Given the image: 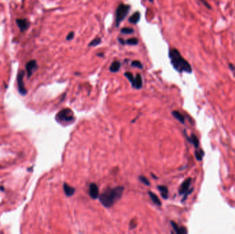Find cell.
<instances>
[{"label":"cell","mask_w":235,"mask_h":234,"mask_svg":"<svg viewBox=\"0 0 235 234\" xmlns=\"http://www.w3.org/2000/svg\"><path fill=\"white\" fill-rule=\"evenodd\" d=\"M103 54H101V53H99V54H97V56H103Z\"/></svg>","instance_id":"obj_29"},{"label":"cell","mask_w":235,"mask_h":234,"mask_svg":"<svg viewBox=\"0 0 235 234\" xmlns=\"http://www.w3.org/2000/svg\"><path fill=\"white\" fill-rule=\"evenodd\" d=\"M149 194L150 198H151L152 201H153V203H155L156 205H158V206H161L162 203L159 198L157 197V196H156L155 194L152 192H149Z\"/></svg>","instance_id":"obj_18"},{"label":"cell","mask_w":235,"mask_h":234,"mask_svg":"<svg viewBox=\"0 0 235 234\" xmlns=\"http://www.w3.org/2000/svg\"><path fill=\"white\" fill-rule=\"evenodd\" d=\"M169 56L173 68L179 73L186 72L191 74L192 68L191 65L181 54L176 48H171L169 52Z\"/></svg>","instance_id":"obj_1"},{"label":"cell","mask_w":235,"mask_h":234,"mask_svg":"<svg viewBox=\"0 0 235 234\" xmlns=\"http://www.w3.org/2000/svg\"><path fill=\"white\" fill-rule=\"evenodd\" d=\"M186 138H187L188 141H189L190 143H192V144L194 146V148H195L196 149L199 148V139H198L197 136L194 135V134L192 133L190 137H188L187 135L186 134Z\"/></svg>","instance_id":"obj_11"},{"label":"cell","mask_w":235,"mask_h":234,"mask_svg":"<svg viewBox=\"0 0 235 234\" xmlns=\"http://www.w3.org/2000/svg\"><path fill=\"white\" fill-rule=\"evenodd\" d=\"M131 66L134 67V68L140 69V70L143 69V65H142V63L139 61H132L131 64Z\"/></svg>","instance_id":"obj_23"},{"label":"cell","mask_w":235,"mask_h":234,"mask_svg":"<svg viewBox=\"0 0 235 234\" xmlns=\"http://www.w3.org/2000/svg\"><path fill=\"white\" fill-rule=\"evenodd\" d=\"M124 189V187L122 186L107 189L99 196V200L104 207L107 208H111L121 198Z\"/></svg>","instance_id":"obj_2"},{"label":"cell","mask_w":235,"mask_h":234,"mask_svg":"<svg viewBox=\"0 0 235 234\" xmlns=\"http://www.w3.org/2000/svg\"><path fill=\"white\" fill-rule=\"evenodd\" d=\"M16 23L21 32H22L26 31L30 27V22L26 19H17L16 20Z\"/></svg>","instance_id":"obj_8"},{"label":"cell","mask_w":235,"mask_h":234,"mask_svg":"<svg viewBox=\"0 0 235 234\" xmlns=\"http://www.w3.org/2000/svg\"><path fill=\"white\" fill-rule=\"evenodd\" d=\"M89 194L92 198L96 199L99 197V189L96 183H91L89 187Z\"/></svg>","instance_id":"obj_9"},{"label":"cell","mask_w":235,"mask_h":234,"mask_svg":"<svg viewBox=\"0 0 235 234\" xmlns=\"http://www.w3.org/2000/svg\"><path fill=\"white\" fill-rule=\"evenodd\" d=\"M101 43V39L99 37H96L95 39H94L92 41L89 43L90 47H95V46L99 45L100 43Z\"/></svg>","instance_id":"obj_22"},{"label":"cell","mask_w":235,"mask_h":234,"mask_svg":"<svg viewBox=\"0 0 235 234\" xmlns=\"http://www.w3.org/2000/svg\"><path fill=\"white\" fill-rule=\"evenodd\" d=\"M142 87V78L141 75L140 74H137V75L135 77V82L134 85L133 87L136 88L137 89H141Z\"/></svg>","instance_id":"obj_13"},{"label":"cell","mask_w":235,"mask_h":234,"mask_svg":"<svg viewBox=\"0 0 235 234\" xmlns=\"http://www.w3.org/2000/svg\"><path fill=\"white\" fill-rule=\"evenodd\" d=\"M140 20V13L138 12V11H137V12L134 13V14L129 17V23H131V24L136 25L138 24Z\"/></svg>","instance_id":"obj_14"},{"label":"cell","mask_w":235,"mask_h":234,"mask_svg":"<svg viewBox=\"0 0 235 234\" xmlns=\"http://www.w3.org/2000/svg\"><path fill=\"white\" fill-rule=\"evenodd\" d=\"M0 189H1V191H3V190H4V189H3V187H0Z\"/></svg>","instance_id":"obj_30"},{"label":"cell","mask_w":235,"mask_h":234,"mask_svg":"<svg viewBox=\"0 0 235 234\" xmlns=\"http://www.w3.org/2000/svg\"><path fill=\"white\" fill-rule=\"evenodd\" d=\"M172 114L173 116L175 117V118L178 120L179 122H180L182 124H184L185 123V118L184 116H183L182 114H180V112L178 111H173L172 112Z\"/></svg>","instance_id":"obj_17"},{"label":"cell","mask_w":235,"mask_h":234,"mask_svg":"<svg viewBox=\"0 0 235 234\" xmlns=\"http://www.w3.org/2000/svg\"><path fill=\"white\" fill-rule=\"evenodd\" d=\"M138 43H139V41L137 38H130V39H128L127 41H125V44L129 45H138Z\"/></svg>","instance_id":"obj_20"},{"label":"cell","mask_w":235,"mask_h":234,"mask_svg":"<svg viewBox=\"0 0 235 234\" xmlns=\"http://www.w3.org/2000/svg\"><path fill=\"white\" fill-rule=\"evenodd\" d=\"M139 180H140V181L142 182V183L144 184V185H148V186H149V185H150V182H149V181L147 179V178L145 177V176H139Z\"/></svg>","instance_id":"obj_25"},{"label":"cell","mask_w":235,"mask_h":234,"mask_svg":"<svg viewBox=\"0 0 235 234\" xmlns=\"http://www.w3.org/2000/svg\"><path fill=\"white\" fill-rule=\"evenodd\" d=\"M120 67H121V63L120 61H115L114 62L111 63L110 67H109V70H110L111 72L116 73L120 70Z\"/></svg>","instance_id":"obj_15"},{"label":"cell","mask_w":235,"mask_h":234,"mask_svg":"<svg viewBox=\"0 0 235 234\" xmlns=\"http://www.w3.org/2000/svg\"><path fill=\"white\" fill-rule=\"evenodd\" d=\"M74 37V32H70V33L67 34V36H66V39L67 40V41H70V40H72Z\"/></svg>","instance_id":"obj_28"},{"label":"cell","mask_w":235,"mask_h":234,"mask_svg":"<svg viewBox=\"0 0 235 234\" xmlns=\"http://www.w3.org/2000/svg\"><path fill=\"white\" fill-rule=\"evenodd\" d=\"M197 1H199L200 2H201L202 4H203L206 8H207L208 9H211L212 8L211 6L210 5L209 3L207 2V1H206V0H197Z\"/></svg>","instance_id":"obj_26"},{"label":"cell","mask_w":235,"mask_h":234,"mask_svg":"<svg viewBox=\"0 0 235 234\" xmlns=\"http://www.w3.org/2000/svg\"><path fill=\"white\" fill-rule=\"evenodd\" d=\"M120 32L122 34H131L134 33V30L133 29V28H127L126 27V28H123L122 29H121Z\"/></svg>","instance_id":"obj_24"},{"label":"cell","mask_w":235,"mask_h":234,"mask_svg":"<svg viewBox=\"0 0 235 234\" xmlns=\"http://www.w3.org/2000/svg\"><path fill=\"white\" fill-rule=\"evenodd\" d=\"M194 155H195L197 160L199 161V162H201L203 159V157L204 156V150L202 149H196L195 152H194Z\"/></svg>","instance_id":"obj_19"},{"label":"cell","mask_w":235,"mask_h":234,"mask_svg":"<svg viewBox=\"0 0 235 234\" xmlns=\"http://www.w3.org/2000/svg\"><path fill=\"white\" fill-rule=\"evenodd\" d=\"M130 6L128 4L121 3L118 6L115 13V26L118 27L122 21L125 19L128 15L129 11L130 10Z\"/></svg>","instance_id":"obj_4"},{"label":"cell","mask_w":235,"mask_h":234,"mask_svg":"<svg viewBox=\"0 0 235 234\" xmlns=\"http://www.w3.org/2000/svg\"><path fill=\"white\" fill-rule=\"evenodd\" d=\"M37 68H38V65L35 60H31L27 63L26 65V70L28 78H30L32 75V74H33L34 71L37 70Z\"/></svg>","instance_id":"obj_7"},{"label":"cell","mask_w":235,"mask_h":234,"mask_svg":"<svg viewBox=\"0 0 235 234\" xmlns=\"http://www.w3.org/2000/svg\"><path fill=\"white\" fill-rule=\"evenodd\" d=\"M63 190L67 196H72L75 193V188L65 183L63 184Z\"/></svg>","instance_id":"obj_12"},{"label":"cell","mask_w":235,"mask_h":234,"mask_svg":"<svg viewBox=\"0 0 235 234\" xmlns=\"http://www.w3.org/2000/svg\"><path fill=\"white\" fill-rule=\"evenodd\" d=\"M24 75H25L24 71L22 70L18 73L17 77V87H18L19 92V93L22 95H26L27 94V92H28L24 85Z\"/></svg>","instance_id":"obj_6"},{"label":"cell","mask_w":235,"mask_h":234,"mask_svg":"<svg viewBox=\"0 0 235 234\" xmlns=\"http://www.w3.org/2000/svg\"><path fill=\"white\" fill-rule=\"evenodd\" d=\"M56 120L61 124H70L74 120V113L70 109H64L58 113Z\"/></svg>","instance_id":"obj_3"},{"label":"cell","mask_w":235,"mask_h":234,"mask_svg":"<svg viewBox=\"0 0 235 234\" xmlns=\"http://www.w3.org/2000/svg\"><path fill=\"white\" fill-rule=\"evenodd\" d=\"M171 225H172V227H173V229H174V231L176 233L185 234V233H188V231H187V229H186V227H180V226H178V224H177L175 222H173V221H171Z\"/></svg>","instance_id":"obj_10"},{"label":"cell","mask_w":235,"mask_h":234,"mask_svg":"<svg viewBox=\"0 0 235 234\" xmlns=\"http://www.w3.org/2000/svg\"><path fill=\"white\" fill-rule=\"evenodd\" d=\"M191 178H188V179L185 180L182 183V185H180V189H179V194H180V195H184V198L182 199V201L186 200L188 196L192 192V189H193L190 188V185H191Z\"/></svg>","instance_id":"obj_5"},{"label":"cell","mask_w":235,"mask_h":234,"mask_svg":"<svg viewBox=\"0 0 235 234\" xmlns=\"http://www.w3.org/2000/svg\"><path fill=\"white\" fill-rule=\"evenodd\" d=\"M149 1H150V2H153V1H154V0H149Z\"/></svg>","instance_id":"obj_31"},{"label":"cell","mask_w":235,"mask_h":234,"mask_svg":"<svg viewBox=\"0 0 235 234\" xmlns=\"http://www.w3.org/2000/svg\"><path fill=\"white\" fill-rule=\"evenodd\" d=\"M159 192H160L162 196L164 199H167L169 197V190L168 188L164 185H159L157 187Z\"/></svg>","instance_id":"obj_16"},{"label":"cell","mask_w":235,"mask_h":234,"mask_svg":"<svg viewBox=\"0 0 235 234\" xmlns=\"http://www.w3.org/2000/svg\"><path fill=\"white\" fill-rule=\"evenodd\" d=\"M124 76H125V77H126L127 79L129 80V81L131 83V85L133 87L134 85V82H135V77L134 76V75H133L131 72H127L124 73Z\"/></svg>","instance_id":"obj_21"},{"label":"cell","mask_w":235,"mask_h":234,"mask_svg":"<svg viewBox=\"0 0 235 234\" xmlns=\"http://www.w3.org/2000/svg\"><path fill=\"white\" fill-rule=\"evenodd\" d=\"M228 67H229V69H230V70L232 71V74H233V75H234V76L235 77V66L232 64V63H230L228 64Z\"/></svg>","instance_id":"obj_27"}]
</instances>
